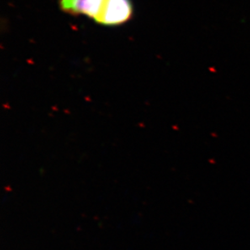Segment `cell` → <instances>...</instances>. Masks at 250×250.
<instances>
[{"label": "cell", "instance_id": "obj_2", "mask_svg": "<svg viewBox=\"0 0 250 250\" xmlns=\"http://www.w3.org/2000/svg\"><path fill=\"white\" fill-rule=\"evenodd\" d=\"M107 0H59V7L68 14L85 15L93 21L102 14Z\"/></svg>", "mask_w": 250, "mask_h": 250}, {"label": "cell", "instance_id": "obj_1", "mask_svg": "<svg viewBox=\"0 0 250 250\" xmlns=\"http://www.w3.org/2000/svg\"><path fill=\"white\" fill-rule=\"evenodd\" d=\"M131 0H107L104 10L97 18V24L116 26L127 22L132 17Z\"/></svg>", "mask_w": 250, "mask_h": 250}]
</instances>
